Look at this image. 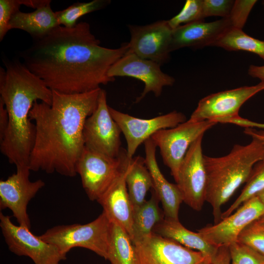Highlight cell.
<instances>
[{"label": "cell", "instance_id": "obj_1", "mask_svg": "<svg viewBox=\"0 0 264 264\" xmlns=\"http://www.w3.org/2000/svg\"><path fill=\"white\" fill-rule=\"evenodd\" d=\"M81 22L71 28L58 25L21 51L22 63L52 90L73 94L92 91L115 80L110 67L129 50L128 43L109 48Z\"/></svg>", "mask_w": 264, "mask_h": 264}, {"label": "cell", "instance_id": "obj_2", "mask_svg": "<svg viewBox=\"0 0 264 264\" xmlns=\"http://www.w3.org/2000/svg\"><path fill=\"white\" fill-rule=\"evenodd\" d=\"M101 88L67 94L52 91L51 105L36 101L30 111L36 134L28 166L31 171L73 177L83 150V128L96 110Z\"/></svg>", "mask_w": 264, "mask_h": 264}, {"label": "cell", "instance_id": "obj_3", "mask_svg": "<svg viewBox=\"0 0 264 264\" xmlns=\"http://www.w3.org/2000/svg\"><path fill=\"white\" fill-rule=\"evenodd\" d=\"M2 62L0 98L7 111L8 124L0 141V151L16 167L28 166L36 134L29 112L38 100L51 105L52 91L19 59L4 57Z\"/></svg>", "mask_w": 264, "mask_h": 264}, {"label": "cell", "instance_id": "obj_4", "mask_svg": "<svg viewBox=\"0 0 264 264\" xmlns=\"http://www.w3.org/2000/svg\"><path fill=\"white\" fill-rule=\"evenodd\" d=\"M264 158V146L254 138L247 145H235L225 155H204L207 175L206 201L212 207L215 224L221 220V206L246 182L255 165Z\"/></svg>", "mask_w": 264, "mask_h": 264}, {"label": "cell", "instance_id": "obj_5", "mask_svg": "<svg viewBox=\"0 0 264 264\" xmlns=\"http://www.w3.org/2000/svg\"><path fill=\"white\" fill-rule=\"evenodd\" d=\"M110 227L111 222L103 212L89 223L55 226L39 237L56 246L65 255L72 248L79 247L90 250L107 260Z\"/></svg>", "mask_w": 264, "mask_h": 264}, {"label": "cell", "instance_id": "obj_6", "mask_svg": "<svg viewBox=\"0 0 264 264\" xmlns=\"http://www.w3.org/2000/svg\"><path fill=\"white\" fill-rule=\"evenodd\" d=\"M128 159L126 150L123 149L118 157H111L84 147L77 161L76 172L89 199L98 200Z\"/></svg>", "mask_w": 264, "mask_h": 264}, {"label": "cell", "instance_id": "obj_7", "mask_svg": "<svg viewBox=\"0 0 264 264\" xmlns=\"http://www.w3.org/2000/svg\"><path fill=\"white\" fill-rule=\"evenodd\" d=\"M217 123L188 120L177 126L158 131L151 138L160 150L164 163L176 181L180 165L192 143Z\"/></svg>", "mask_w": 264, "mask_h": 264}, {"label": "cell", "instance_id": "obj_8", "mask_svg": "<svg viewBox=\"0 0 264 264\" xmlns=\"http://www.w3.org/2000/svg\"><path fill=\"white\" fill-rule=\"evenodd\" d=\"M109 107L106 92L101 89L96 110L85 122L83 139L85 147L110 157H117L122 150V132Z\"/></svg>", "mask_w": 264, "mask_h": 264}, {"label": "cell", "instance_id": "obj_9", "mask_svg": "<svg viewBox=\"0 0 264 264\" xmlns=\"http://www.w3.org/2000/svg\"><path fill=\"white\" fill-rule=\"evenodd\" d=\"M0 227L10 251L29 257L35 264H60L66 259L55 245L33 234L30 229L14 224L9 216L0 212Z\"/></svg>", "mask_w": 264, "mask_h": 264}, {"label": "cell", "instance_id": "obj_10", "mask_svg": "<svg viewBox=\"0 0 264 264\" xmlns=\"http://www.w3.org/2000/svg\"><path fill=\"white\" fill-rule=\"evenodd\" d=\"M16 170L6 180L0 181V209H10L19 225L30 229L27 205L45 182L42 179L31 181L28 165L17 166Z\"/></svg>", "mask_w": 264, "mask_h": 264}, {"label": "cell", "instance_id": "obj_11", "mask_svg": "<svg viewBox=\"0 0 264 264\" xmlns=\"http://www.w3.org/2000/svg\"><path fill=\"white\" fill-rule=\"evenodd\" d=\"M203 136H199L190 147L176 180L183 202L197 211L202 209L206 201L207 175L202 150Z\"/></svg>", "mask_w": 264, "mask_h": 264}, {"label": "cell", "instance_id": "obj_12", "mask_svg": "<svg viewBox=\"0 0 264 264\" xmlns=\"http://www.w3.org/2000/svg\"><path fill=\"white\" fill-rule=\"evenodd\" d=\"M264 90V82L211 94L201 99L189 120L211 121L217 123L239 116L242 106L257 93Z\"/></svg>", "mask_w": 264, "mask_h": 264}, {"label": "cell", "instance_id": "obj_13", "mask_svg": "<svg viewBox=\"0 0 264 264\" xmlns=\"http://www.w3.org/2000/svg\"><path fill=\"white\" fill-rule=\"evenodd\" d=\"M110 113L119 126L127 142V154L132 159L142 143L159 130L174 128L186 121L185 115L176 110L151 119H141L110 107Z\"/></svg>", "mask_w": 264, "mask_h": 264}, {"label": "cell", "instance_id": "obj_14", "mask_svg": "<svg viewBox=\"0 0 264 264\" xmlns=\"http://www.w3.org/2000/svg\"><path fill=\"white\" fill-rule=\"evenodd\" d=\"M128 28L130 52L160 66L169 60L173 30L168 21H158L145 25H129Z\"/></svg>", "mask_w": 264, "mask_h": 264}, {"label": "cell", "instance_id": "obj_15", "mask_svg": "<svg viewBox=\"0 0 264 264\" xmlns=\"http://www.w3.org/2000/svg\"><path fill=\"white\" fill-rule=\"evenodd\" d=\"M264 214V204L258 196L248 199L233 214L198 232L209 243L219 248L237 241L241 232Z\"/></svg>", "mask_w": 264, "mask_h": 264}, {"label": "cell", "instance_id": "obj_16", "mask_svg": "<svg viewBox=\"0 0 264 264\" xmlns=\"http://www.w3.org/2000/svg\"><path fill=\"white\" fill-rule=\"evenodd\" d=\"M160 66L155 62L141 58L128 50L110 67L108 74L111 78L131 77L143 82L145 87L141 95L136 99L135 103H138L150 92L156 97L159 96L164 87L174 84L175 79L164 73Z\"/></svg>", "mask_w": 264, "mask_h": 264}, {"label": "cell", "instance_id": "obj_17", "mask_svg": "<svg viewBox=\"0 0 264 264\" xmlns=\"http://www.w3.org/2000/svg\"><path fill=\"white\" fill-rule=\"evenodd\" d=\"M133 243L139 264H198L204 258L200 252L154 233Z\"/></svg>", "mask_w": 264, "mask_h": 264}, {"label": "cell", "instance_id": "obj_18", "mask_svg": "<svg viewBox=\"0 0 264 264\" xmlns=\"http://www.w3.org/2000/svg\"><path fill=\"white\" fill-rule=\"evenodd\" d=\"M131 160L127 161L114 180L97 200L110 221L121 226L131 238L132 234L133 208L126 178Z\"/></svg>", "mask_w": 264, "mask_h": 264}, {"label": "cell", "instance_id": "obj_19", "mask_svg": "<svg viewBox=\"0 0 264 264\" xmlns=\"http://www.w3.org/2000/svg\"><path fill=\"white\" fill-rule=\"evenodd\" d=\"M231 27L229 17L212 22L201 21L182 25L173 30L171 52L185 47L197 48L213 46Z\"/></svg>", "mask_w": 264, "mask_h": 264}, {"label": "cell", "instance_id": "obj_20", "mask_svg": "<svg viewBox=\"0 0 264 264\" xmlns=\"http://www.w3.org/2000/svg\"><path fill=\"white\" fill-rule=\"evenodd\" d=\"M144 143L145 164L152 177L153 189L162 203L164 217L179 220L180 205L183 201L180 191L176 184L169 182L162 174L156 158L157 147L152 139L149 138Z\"/></svg>", "mask_w": 264, "mask_h": 264}, {"label": "cell", "instance_id": "obj_21", "mask_svg": "<svg viewBox=\"0 0 264 264\" xmlns=\"http://www.w3.org/2000/svg\"><path fill=\"white\" fill-rule=\"evenodd\" d=\"M153 232L185 247L198 251L204 257L212 259L219 249L206 241L198 232L186 228L179 220L164 218L154 226Z\"/></svg>", "mask_w": 264, "mask_h": 264}, {"label": "cell", "instance_id": "obj_22", "mask_svg": "<svg viewBox=\"0 0 264 264\" xmlns=\"http://www.w3.org/2000/svg\"><path fill=\"white\" fill-rule=\"evenodd\" d=\"M59 25L55 13L50 4L36 9L31 12L20 10L12 17L9 29H18L27 32L34 39L43 37Z\"/></svg>", "mask_w": 264, "mask_h": 264}, {"label": "cell", "instance_id": "obj_23", "mask_svg": "<svg viewBox=\"0 0 264 264\" xmlns=\"http://www.w3.org/2000/svg\"><path fill=\"white\" fill-rule=\"evenodd\" d=\"M126 182L134 211L146 201V194L153 187L152 177L145 164V158L139 156L132 158Z\"/></svg>", "mask_w": 264, "mask_h": 264}, {"label": "cell", "instance_id": "obj_24", "mask_svg": "<svg viewBox=\"0 0 264 264\" xmlns=\"http://www.w3.org/2000/svg\"><path fill=\"white\" fill-rule=\"evenodd\" d=\"M152 189V196L133 211L132 242L140 241L151 236L154 226L164 218L159 206V198Z\"/></svg>", "mask_w": 264, "mask_h": 264}, {"label": "cell", "instance_id": "obj_25", "mask_svg": "<svg viewBox=\"0 0 264 264\" xmlns=\"http://www.w3.org/2000/svg\"><path fill=\"white\" fill-rule=\"evenodd\" d=\"M107 260L110 264H139L130 236L121 226L111 222Z\"/></svg>", "mask_w": 264, "mask_h": 264}, {"label": "cell", "instance_id": "obj_26", "mask_svg": "<svg viewBox=\"0 0 264 264\" xmlns=\"http://www.w3.org/2000/svg\"><path fill=\"white\" fill-rule=\"evenodd\" d=\"M229 51L242 50L254 53L264 60V41L252 37L242 29L231 27L213 44Z\"/></svg>", "mask_w": 264, "mask_h": 264}, {"label": "cell", "instance_id": "obj_27", "mask_svg": "<svg viewBox=\"0 0 264 264\" xmlns=\"http://www.w3.org/2000/svg\"><path fill=\"white\" fill-rule=\"evenodd\" d=\"M239 196L222 213L221 220L231 215L243 203L264 191V158L257 163Z\"/></svg>", "mask_w": 264, "mask_h": 264}, {"label": "cell", "instance_id": "obj_28", "mask_svg": "<svg viewBox=\"0 0 264 264\" xmlns=\"http://www.w3.org/2000/svg\"><path fill=\"white\" fill-rule=\"evenodd\" d=\"M110 3L109 0H93L89 2H76L62 10L55 12L59 25L73 27L82 16L101 10Z\"/></svg>", "mask_w": 264, "mask_h": 264}, {"label": "cell", "instance_id": "obj_29", "mask_svg": "<svg viewBox=\"0 0 264 264\" xmlns=\"http://www.w3.org/2000/svg\"><path fill=\"white\" fill-rule=\"evenodd\" d=\"M202 0H187L185 4L176 16L168 21L171 28L174 30L182 25L204 20Z\"/></svg>", "mask_w": 264, "mask_h": 264}, {"label": "cell", "instance_id": "obj_30", "mask_svg": "<svg viewBox=\"0 0 264 264\" xmlns=\"http://www.w3.org/2000/svg\"><path fill=\"white\" fill-rule=\"evenodd\" d=\"M230 264H264V256L239 241L228 246Z\"/></svg>", "mask_w": 264, "mask_h": 264}, {"label": "cell", "instance_id": "obj_31", "mask_svg": "<svg viewBox=\"0 0 264 264\" xmlns=\"http://www.w3.org/2000/svg\"><path fill=\"white\" fill-rule=\"evenodd\" d=\"M256 0H235L229 16L234 28L242 29Z\"/></svg>", "mask_w": 264, "mask_h": 264}, {"label": "cell", "instance_id": "obj_32", "mask_svg": "<svg viewBox=\"0 0 264 264\" xmlns=\"http://www.w3.org/2000/svg\"><path fill=\"white\" fill-rule=\"evenodd\" d=\"M21 0H0V41L1 42L8 31L9 23L13 15L20 10Z\"/></svg>", "mask_w": 264, "mask_h": 264}, {"label": "cell", "instance_id": "obj_33", "mask_svg": "<svg viewBox=\"0 0 264 264\" xmlns=\"http://www.w3.org/2000/svg\"><path fill=\"white\" fill-rule=\"evenodd\" d=\"M234 1L232 0H202L204 18L214 16L228 17Z\"/></svg>", "mask_w": 264, "mask_h": 264}, {"label": "cell", "instance_id": "obj_34", "mask_svg": "<svg viewBox=\"0 0 264 264\" xmlns=\"http://www.w3.org/2000/svg\"><path fill=\"white\" fill-rule=\"evenodd\" d=\"M237 241L264 256V231L248 226L240 234Z\"/></svg>", "mask_w": 264, "mask_h": 264}, {"label": "cell", "instance_id": "obj_35", "mask_svg": "<svg viewBox=\"0 0 264 264\" xmlns=\"http://www.w3.org/2000/svg\"><path fill=\"white\" fill-rule=\"evenodd\" d=\"M230 256L228 246L220 247L212 259V264H230Z\"/></svg>", "mask_w": 264, "mask_h": 264}, {"label": "cell", "instance_id": "obj_36", "mask_svg": "<svg viewBox=\"0 0 264 264\" xmlns=\"http://www.w3.org/2000/svg\"><path fill=\"white\" fill-rule=\"evenodd\" d=\"M8 124V115L3 101L0 98V141L2 139Z\"/></svg>", "mask_w": 264, "mask_h": 264}, {"label": "cell", "instance_id": "obj_37", "mask_svg": "<svg viewBox=\"0 0 264 264\" xmlns=\"http://www.w3.org/2000/svg\"><path fill=\"white\" fill-rule=\"evenodd\" d=\"M248 73L251 77L258 78L264 82V65L261 66L250 65Z\"/></svg>", "mask_w": 264, "mask_h": 264}, {"label": "cell", "instance_id": "obj_38", "mask_svg": "<svg viewBox=\"0 0 264 264\" xmlns=\"http://www.w3.org/2000/svg\"><path fill=\"white\" fill-rule=\"evenodd\" d=\"M51 1L50 0H21L22 4L36 9L50 4Z\"/></svg>", "mask_w": 264, "mask_h": 264}, {"label": "cell", "instance_id": "obj_39", "mask_svg": "<svg viewBox=\"0 0 264 264\" xmlns=\"http://www.w3.org/2000/svg\"><path fill=\"white\" fill-rule=\"evenodd\" d=\"M244 132L250 136L252 138L258 139L264 146V131H258L252 128H245Z\"/></svg>", "mask_w": 264, "mask_h": 264}, {"label": "cell", "instance_id": "obj_40", "mask_svg": "<svg viewBox=\"0 0 264 264\" xmlns=\"http://www.w3.org/2000/svg\"><path fill=\"white\" fill-rule=\"evenodd\" d=\"M248 226L253 229L264 231V214Z\"/></svg>", "mask_w": 264, "mask_h": 264}, {"label": "cell", "instance_id": "obj_41", "mask_svg": "<svg viewBox=\"0 0 264 264\" xmlns=\"http://www.w3.org/2000/svg\"><path fill=\"white\" fill-rule=\"evenodd\" d=\"M212 259L209 257H204L202 260L198 264H212Z\"/></svg>", "mask_w": 264, "mask_h": 264}, {"label": "cell", "instance_id": "obj_42", "mask_svg": "<svg viewBox=\"0 0 264 264\" xmlns=\"http://www.w3.org/2000/svg\"><path fill=\"white\" fill-rule=\"evenodd\" d=\"M261 201L264 204V191L257 196Z\"/></svg>", "mask_w": 264, "mask_h": 264}, {"label": "cell", "instance_id": "obj_43", "mask_svg": "<svg viewBox=\"0 0 264 264\" xmlns=\"http://www.w3.org/2000/svg\"><path fill=\"white\" fill-rule=\"evenodd\" d=\"M257 127L258 128L264 129V123H258Z\"/></svg>", "mask_w": 264, "mask_h": 264}, {"label": "cell", "instance_id": "obj_44", "mask_svg": "<svg viewBox=\"0 0 264 264\" xmlns=\"http://www.w3.org/2000/svg\"><path fill=\"white\" fill-rule=\"evenodd\" d=\"M263 3H264V1H263Z\"/></svg>", "mask_w": 264, "mask_h": 264}]
</instances>
